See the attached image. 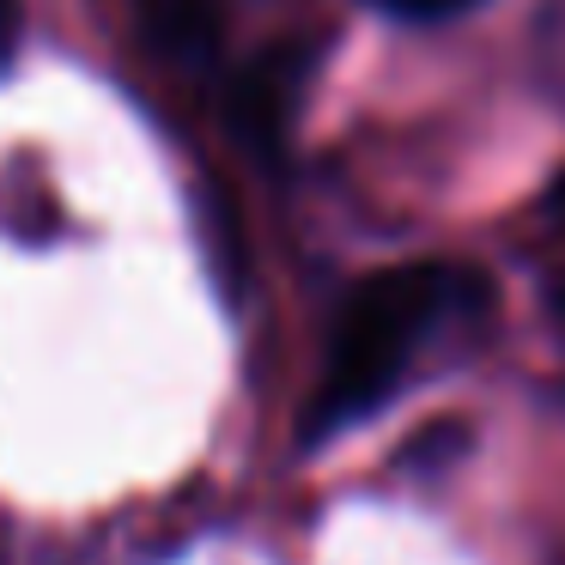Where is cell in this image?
<instances>
[{"mask_svg":"<svg viewBox=\"0 0 565 565\" xmlns=\"http://www.w3.org/2000/svg\"><path fill=\"white\" fill-rule=\"evenodd\" d=\"M147 38L164 55L201 67L220 50V13H213V0H147Z\"/></svg>","mask_w":565,"mask_h":565,"instance_id":"obj_3","label":"cell"},{"mask_svg":"<svg viewBox=\"0 0 565 565\" xmlns=\"http://www.w3.org/2000/svg\"><path fill=\"white\" fill-rule=\"evenodd\" d=\"M462 292L468 280L438 262H402V268L359 280L334 317L329 365H322V390L310 402L305 438H329V431L365 419L402 383L407 353L438 329V317H450Z\"/></svg>","mask_w":565,"mask_h":565,"instance_id":"obj_1","label":"cell"},{"mask_svg":"<svg viewBox=\"0 0 565 565\" xmlns=\"http://www.w3.org/2000/svg\"><path fill=\"white\" fill-rule=\"evenodd\" d=\"M377 7H390V13H402V19H450V13H462V7H475V0H377Z\"/></svg>","mask_w":565,"mask_h":565,"instance_id":"obj_4","label":"cell"},{"mask_svg":"<svg viewBox=\"0 0 565 565\" xmlns=\"http://www.w3.org/2000/svg\"><path fill=\"white\" fill-rule=\"evenodd\" d=\"M19 55V0H0V74L13 67Z\"/></svg>","mask_w":565,"mask_h":565,"instance_id":"obj_5","label":"cell"},{"mask_svg":"<svg viewBox=\"0 0 565 565\" xmlns=\"http://www.w3.org/2000/svg\"><path fill=\"white\" fill-rule=\"evenodd\" d=\"M553 207H559V220H565V177L553 183Z\"/></svg>","mask_w":565,"mask_h":565,"instance_id":"obj_6","label":"cell"},{"mask_svg":"<svg viewBox=\"0 0 565 565\" xmlns=\"http://www.w3.org/2000/svg\"><path fill=\"white\" fill-rule=\"evenodd\" d=\"M310 79V43H274L262 50L244 74L225 92V110H232V128L249 140L256 152H274L298 110V92Z\"/></svg>","mask_w":565,"mask_h":565,"instance_id":"obj_2","label":"cell"}]
</instances>
